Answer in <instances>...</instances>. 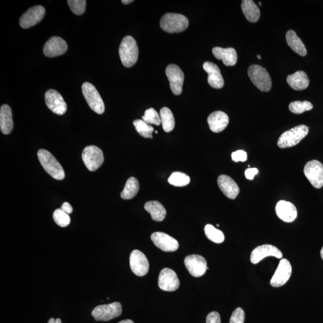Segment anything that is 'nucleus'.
<instances>
[{
    "label": "nucleus",
    "instance_id": "obj_1",
    "mask_svg": "<svg viewBox=\"0 0 323 323\" xmlns=\"http://www.w3.org/2000/svg\"><path fill=\"white\" fill-rule=\"evenodd\" d=\"M38 158L46 172L53 178L62 181L65 178V172L62 166L51 153L45 149L38 152Z\"/></svg>",
    "mask_w": 323,
    "mask_h": 323
},
{
    "label": "nucleus",
    "instance_id": "obj_2",
    "mask_svg": "<svg viewBox=\"0 0 323 323\" xmlns=\"http://www.w3.org/2000/svg\"><path fill=\"white\" fill-rule=\"evenodd\" d=\"M119 52L125 67H131L135 65L138 57V48L135 40L131 36H126L120 45Z\"/></svg>",
    "mask_w": 323,
    "mask_h": 323
},
{
    "label": "nucleus",
    "instance_id": "obj_3",
    "mask_svg": "<svg viewBox=\"0 0 323 323\" xmlns=\"http://www.w3.org/2000/svg\"><path fill=\"white\" fill-rule=\"evenodd\" d=\"M160 26L164 31L178 33L188 28L189 21L184 15L178 13H168L162 16Z\"/></svg>",
    "mask_w": 323,
    "mask_h": 323
},
{
    "label": "nucleus",
    "instance_id": "obj_4",
    "mask_svg": "<svg viewBox=\"0 0 323 323\" xmlns=\"http://www.w3.org/2000/svg\"><path fill=\"white\" fill-rule=\"evenodd\" d=\"M309 128L301 125L285 131L279 138L277 145L281 149L294 147L299 144L308 135Z\"/></svg>",
    "mask_w": 323,
    "mask_h": 323
},
{
    "label": "nucleus",
    "instance_id": "obj_5",
    "mask_svg": "<svg viewBox=\"0 0 323 323\" xmlns=\"http://www.w3.org/2000/svg\"><path fill=\"white\" fill-rule=\"evenodd\" d=\"M248 75L251 81L260 91L269 92L272 88L270 75L266 69L259 65H252L248 69Z\"/></svg>",
    "mask_w": 323,
    "mask_h": 323
},
{
    "label": "nucleus",
    "instance_id": "obj_6",
    "mask_svg": "<svg viewBox=\"0 0 323 323\" xmlns=\"http://www.w3.org/2000/svg\"><path fill=\"white\" fill-rule=\"evenodd\" d=\"M83 95L93 111L101 115L105 111L104 103L95 86L89 82L82 85Z\"/></svg>",
    "mask_w": 323,
    "mask_h": 323
},
{
    "label": "nucleus",
    "instance_id": "obj_7",
    "mask_svg": "<svg viewBox=\"0 0 323 323\" xmlns=\"http://www.w3.org/2000/svg\"><path fill=\"white\" fill-rule=\"evenodd\" d=\"M122 312L121 303L116 302L112 304L96 306L92 312L96 321H107L119 317Z\"/></svg>",
    "mask_w": 323,
    "mask_h": 323
},
{
    "label": "nucleus",
    "instance_id": "obj_8",
    "mask_svg": "<svg viewBox=\"0 0 323 323\" xmlns=\"http://www.w3.org/2000/svg\"><path fill=\"white\" fill-rule=\"evenodd\" d=\"M82 159L90 171H95L104 162V155L101 150L95 146H87L83 150Z\"/></svg>",
    "mask_w": 323,
    "mask_h": 323
},
{
    "label": "nucleus",
    "instance_id": "obj_9",
    "mask_svg": "<svg viewBox=\"0 0 323 323\" xmlns=\"http://www.w3.org/2000/svg\"><path fill=\"white\" fill-rule=\"evenodd\" d=\"M304 172L313 187L320 189L323 186V165L317 160L309 161L305 166Z\"/></svg>",
    "mask_w": 323,
    "mask_h": 323
},
{
    "label": "nucleus",
    "instance_id": "obj_10",
    "mask_svg": "<svg viewBox=\"0 0 323 323\" xmlns=\"http://www.w3.org/2000/svg\"><path fill=\"white\" fill-rule=\"evenodd\" d=\"M165 73L173 94L175 95H181L185 79L184 73L178 66L175 64L169 65Z\"/></svg>",
    "mask_w": 323,
    "mask_h": 323
},
{
    "label": "nucleus",
    "instance_id": "obj_11",
    "mask_svg": "<svg viewBox=\"0 0 323 323\" xmlns=\"http://www.w3.org/2000/svg\"><path fill=\"white\" fill-rule=\"evenodd\" d=\"M292 268L288 260L282 259L270 281L274 288H279L286 284L291 278Z\"/></svg>",
    "mask_w": 323,
    "mask_h": 323
},
{
    "label": "nucleus",
    "instance_id": "obj_12",
    "mask_svg": "<svg viewBox=\"0 0 323 323\" xmlns=\"http://www.w3.org/2000/svg\"><path fill=\"white\" fill-rule=\"evenodd\" d=\"M45 102L49 110L58 115H64L67 105L62 95L54 89H49L45 94Z\"/></svg>",
    "mask_w": 323,
    "mask_h": 323
},
{
    "label": "nucleus",
    "instance_id": "obj_13",
    "mask_svg": "<svg viewBox=\"0 0 323 323\" xmlns=\"http://www.w3.org/2000/svg\"><path fill=\"white\" fill-rule=\"evenodd\" d=\"M185 265L190 274L194 277L204 275L208 269L205 259L197 255L187 256L185 259Z\"/></svg>",
    "mask_w": 323,
    "mask_h": 323
},
{
    "label": "nucleus",
    "instance_id": "obj_14",
    "mask_svg": "<svg viewBox=\"0 0 323 323\" xmlns=\"http://www.w3.org/2000/svg\"><path fill=\"white\" fill-rule=\"evenodd\" d=\"M130 267L133 273L138 276H145L149 270V263L147 258L138 249L132 251L129 258Z\"/></svg>",
    "mask_w": 323,
    "mask_h": 323
},
{
    "label": "nucleus",
    "instance_id": "obj_15",
    "mask_svg": "<svg viewBox=\"0 0 323 323\" xmlns=\"http://www.w3.org/2000/svg\"><path fill=\"white\" fill-rule=\"evenodd\" d=\"M46 10L42 6L29 9L20 18L19 24L23 28H29L41 22L45 15Z\"/></svg>",
    "mask_w": 323,
    "mask_h": 323
},
{
    "label": "nucleus",
    "instance_id": "obj_16",
    "mask_svg": "<svg viewBox=\"0 0 323 323\" xmlns=\"http://www.w3.org/2000/svg\"><path fill=\"white\" fill-rule=\"evenodd\" d=\"M158 285L160 289L165 292L176 291L180 286V281L176 273L171 269H163L160 272Z\"/></svg>",
    "mask_w": 323,
    "mask_h": 323
},
{
    "label": "nucleus",
    "instance_id": "obj_17",
    "mask_svg": "<svg viewBox=\"0 0 323 323\" xmlns=\"http://www.w3.org/2000/svg\"><path fill=\"white\" fill-rule=\"evenodd\" d=\"M269 256L281 259L282 253L275 246L270 244L260 245L252 252L250 261L253 264H258L262 260Z\"/></svg>",
    "mask_w": 323,
    "mask_h": 323
},
{
    "label": "nucleus",
    "instance_id": "obj_18",
    "mask_svg": "<svg viewBox=\"0 0 323 323\" xmlns=\"http://www.w3.org/2000/svg\"><path fill=\"white\" fill-rule=\"evenodd\" d=\"M151 239L156 247L164 252H175L179 247L178 242L175 238L164 232L153 233Z\"/></svg>",
    "mask_w": 323,
    "mask_h": 323
},
{
    "label": "nucleus",
    "instance_id": "obj_19",
    "mask_svg": "<svg viewBox=\"0 0 323 323\" xmlns=\"http://www.w3.org/2000/svg\"><path fill=\"white\" fill-rule=\"evenodd\" d=\"M67 43L59 37H52L46 43L43 48V53L49 58L56 57L64 54L67 51Z\"/></svg>",
    "mask_w": 323,
    "mask_h": 323
},
{
    "label": "nucleus",
    "instance_id": "obj_20",
    "mask_svg": "<svg viewBox=\"0 0 323 323\" xmlns=\"http://www.w3.org/2000/svg\"><path fill=\"white\" fill-rule=\"evenodd\" d=\"M203 68L208 73V83L212 88L221 89L224 86V80L219 66L211 62H205Z\"/></svg>",
    "mask_w": 323,
    "mask_h": 323
},
{
    "label": "nucleus",
    "instance_id": "obj_21",
    "mask_svg": "<svg viewBox=\"0 0 323 323\" xmlns=\"http://www.w3.org/2000/svg\"><path fill=\"white\" fill-rule=\"evenodd\" d=\"M275 211L278 217L285 222L291 223L297 218V209L289 201H279L275 206Z\"/></svg>",
    "mask_w": 323,
    "mask_h": 323
},
{
    "label": "nucleus",
    "instance_id": "obj_22",
    "mask_svg": "<svg viewBox=\"0 0 323 323\" xmlns=\"http://www.w3.org/2000/svg\"><path fill=\"white\" fill-rule=\"evenodd\" d=\"M218 186L226 197L235 199L239 194V186L229 176L221 175L218 180Z\"/></svg>",
    "mask_w": 323,
    "mask_h": 323
},
{
    "label": "nucleus",
    "instance_id": "obj_23",
    "mask_svg": "<svg viewBox=\"0 0 323 323\" xmlns=\"http://www.w3.org/2000/svg\"><path fill=\"white\" fill-rule=\"evenodd\" d=\"M208 124L213 132H221L227 127L229 119L227 114L221 111L214 112L208 116Z\"/></svg>",
    "mask_w": 323,
    "mask_h": 323
},
{
    "label": "nucleus",
    "instance_id": "obj_24",
    "mask_svg": "<svg viewBox=\"0 0 323 323\" xmlns=\"http://www.w3.org/2000/svg\"><path fill=\"white\" fill-rule=\"evenodd\" d=\"M212 52L215 58L222 60L226 66H234L237 62V53L234 48L215 47L212 49Z\"/></svg>",
    "mask_w": 323,
    "mask_h": 323
},
{
    "label": "nucleus",
    "instance_id": "obj_25",
    "mask_svg": "<svg viewBox=\"0 0 323 323\" xmlns=\"http://www.w3.org/2000/svg\"><path fill=\"white\" fill-rule=\"evenodd\" d=\"M288 84L296 91H302L308 87L309 79L306 73L303 71H298L287 78Z\"/></svg>",
    "mask_w": 323,
    "mask_h": 323
},
{
    "label": "nucleus",
    "instance_id": "obj_26",
    "mask_svg": "<svg viewBox=\"0 0 323 323\" xmlns=\"http://www.w3.org/2000/svg\"><path fill=\"white\" fill-rule=\"evenodd\" d=\"M13 122L11 106L4 104L0 109V129L3 134H9L12 131Z\"/></svg>",
    "mask_w": 323,
    "mask_h": 323
},
{
    "label": "nucleus",
    "instance_id": "obj_27",
    "mask_svg": "<svg viewBox=\"0 0 323 323\" xmlns=\"http://www.w3.org/2000/svg\"><path fill=\"white\" fill-rule=\"evenodd\" d=\"M285 38L289 47L293 51L302 56H305L307 54V51H306L304 43L302 42L301 39L299 38L294 30H289L286 33Z\"/></svg>",
    "mask_w": 323,
    "mask_h": 323
},
{
    "label": "nucleus",
    "instance_id": "obj_28",
    "mask_svg": "<svg viewBox=\"0 0 323 323\" xmlns=\"http://www.w3.org/2000/svg\"><path fill=\"white\" fill-rule=\"evenodd\" d=\"M145 209L151 215L156 222H162L166 217V211L164 206L158 201H152L146 203Z\"/></svg>",
    "mask_w": 323,
    "mask_h": 323
},
{
    "label": "nucleus",
    "instance_id": "obj_29",
    "mask_svg": "<svg viewBox=\"0 0 323 323\" xmlns=\"http://www.w3.org/2000/svg\"><path fill=\"white\" fill-rule=\"evenodd\" d=\"M241 9L243 14L249 22L255 23L259 21L261 12L258 6L252 0L242 1Z\"/></svg>",
    "mask_w": 323,
    "mask_h": 323
},
{
    "label": "nucleus",
    "instance_id": "obj_30",
    "mask_svg": "<svg viewBox=\"0 0 323 323\" xmlns=\"http://www.w3.org/2000/svg\"><path fill=\"white\" fill-rule=\"evenodd\" d=\"M139 189V185L138 180L135 177H130L126 181L125 188L121 193V198L126 200L134 198L138 194Z\"/></svg>",
    "mask_w": 323,
    "mask_h": 323
},
{
    "label": "nucleus",
    "instance_id": "obj_31",
    "mask_svg": "<svg viewBox=\"0 0 323 323\" xmlns=\"http://www.w3.org/2000/svg\"><path fill=\"white\" fill-rule=\"evenodd\" d=\"M162 128L166 132L172 131L175 126V120L171 110L168 107H164L160 111Z\"/></svg>",
    "mask_w": 323,
    "mask_h": 323
},
{
    "label": "nucleus",
    "instance_id": "obj_32",
    "mask_svg": "<svg viewBox=\"0 0 323 323\" xmlns=\"http://www.w3.org/2000/svg\"><path fill=\"white\" fill-rule=\"evenodd\" d=\"M204 231L206 237L213 242L221 244L225 241L224 233L211 225H206L205 226Z\"/></svg>",
    "mask_w": 323,
    "mask_h": 323
},
{
    "label": "nucleus",
    "instance_id": "obj_33",
    "mask_svg": "<svg viewBox=\"0 0 323 323\" xmlns=\"http://www.w3.org/2000/svg\"><path fill=\"white\" fill-rule=\"evenodd\" d=\"M169 184L176 187H184L191 182L189 176L182 172H174L168 178Z\"/></svg>",
    "mask_w": 323,
    "mask_h": 323
},
{
    "label": "nucleus",
    "instance_id": "obj_34",
    "mask_svg": "<svg viewBox=\"0 0 323 323\" xmlns=\"http://www.w3.org/2000/svg\"><path fill=\"white\" fill-rule=\"evenodd\" d=\"M136 131L139 135L146 138H152V134L154 131V128L152 126L147 124L141 119H136L133 122Z\"/></svg>",
    "mask_w": 323,
    "mask_h": 323
},
{
    "label": "nucleus",
    "instance_id": "obj_35",
    "mask_svg": "<svg viewBox=\"0 0 323 323\" xmlns=\"http://www.w3.org/2000/svg\"><path fill=\"white\" fill-rule=\"evenodd\" d=\"M290 111L295 114H302L305 112L311 111L313 109V105L310 102L305 101H294L289 104Z\"/></svg>",
    "mask_w": 323,
    "mask_h": 323
},
{
    "label": "nucleus",
    "instance_id": "obj_36",
    "mask_svg": "<svg viewBox=\"0 0 323 323\" xmlns=\"http://www.w3.org/2000/svg\"><path fill=\"white\" fill-rule=\"evenodd\" d=\"M53 218L60 227H66L70 224L71 220L69 215L63 211L61 208L56 209L53 212Z\"/></svg>",
    "mask_w": 323,
    "mask_h": 323
},
{
    "label": "nucleus",
    "instance_id": "obj_37",
    "mask_svg": "<svg viewBox=\"0 0 323 323\" xmlns=\"http://www.w3.org/2000/svg\"><path fill=\"white\" fill-rule=\"evenodd\" d=\"M142 120L149 125H160L161 124V117L154 109L146 110Z\"/></svg>",
    "mask_w": 323,
    "mask_h": 323
},
{
    "label": "nucleus",
    "instance_id": "obj_38",
    "mask_svg": "<svg viewBox=\"0 0 323 323\" xmlns=\"http://www.w3.org/2000/svg\"><path fill=\"white\" fill-rule=\"evenodd\" d=\"M67 3L71 11L75 15H81L85 12L86 5L85 0H68Z\"/></svg>",
    "mask_w": 323,
    "mask_h": 323
},
{
    "label": "nucleus",
    "instance_id": "obj_39",
    "mask_svg": "<svg viewBox=\"0 0 323 323\" xmlns=\"http://www.w3.org/2000/svg\"><path fill=\"white\" fill-rule=\"evenodd\" d=\"M245 312L241 308H237L233 312L229 323H244Z\"/></svg>",
    "mask_w": 323,
    "mask_h": 323
},
{
    "label": "nucleus",
    "instance_id": "obj_40",
    "mask_svg": "<svg viewBox=\"0 0 323 323\" xmlns=\"http://www.w3.org/2000/svg\"><path fill=\"white\" fill-rule=\"evenodd\" d=\"M232 159L235 162H245L247 159V153L242 150L233 152Z\"/></svg>",
    "mask_w": 323,
    "mask_h": 323
},
{
    "label": "nucleus",
    "instance_id": "obj_41",
    "mask_svg": "<svg viewBox=\"0 0 323 323\" xmlns=\"http://www.w3.org/2000/svg\"><path fill=\"white\" fill-rule=\"evenodd\" d=\"M206 323H221V315L216 311L209 313L206 317Z\"/></svg>",
    "mask_w": 323,
    "mask_h": 323
},
{
    "label": "nucleus",
    "instance_id": "obj_42",
    "mask_svg": "<svg viewBox=\"0 0 323 323\" xmlns=\"http://www.w3.org/2000/svg\"><path fill=\"white\" fill-rule=\"evenodd\" d=\"M258 172L259 170L257 168H249L247 169H246L245 171V177L246 178L249 180V181H252V180L254 179L255 176L258 174Z\"/></svg>",
    "mask_w": 323,
    "mask_h": 323
},
{
    "label": "nucleus",
    "instance_id": "obj_43",
    "mask_svg": "<svg viewBox=\"0 0 323 323\" xmlns=\"http://www.w3.org/2000/svg\"><path fill=\"white\" fill-rule=\"evenodd\" d=\"M61 209L67 214H71L73 210L71 205L66 202L62 204Z\"/></svg>",
    "mask_w": 323,
    "mask_h": 323
},
{
    "label": "nucleus",
    "instance_id": "obj_44",
    "mask_svg": "<svg viewBox=\"0 0 323 323\" xmlns=\"http://www.w3.org/2000/svg\"><path fill=\"white\" fill-rule=\"evenodd\" d=\"M48 323H62L61 319L57 318L55 319L54 318H51L49 319Z\"/></svg>",
    "mask_w": 323,
    "mask_h": 323
},
{
    "label": "nucleus",
    "instance_id": "obj_45",
    "mask_svg": "<svg viewBox=\"0 0 323 323\" xmlns=\"http://www.w3.org/2000/svg\"><path fill=\"white\" fill-rule=\"evenodd\" d=\"M134 1H132V0H123V1H122V3H123V4L124 5H128L129 4V3H131Z\"/></svg>",
    "mask_w": 323,
    "mask_h": 323
},
{
    "label": "nucleus",
    "instance_id": "obj_46",
    "mask_svg": "<svg viewBox=\"0 0 323 323\" xmlns=\"http://www.w3.org/2000/svg\"><path fill=\"white\" fill-rule=\"evenodd\" d=\"M118 323H134V322L131 319H125V320H122Z\"/></svg>",
    "mask_w": 323,
    "mask_h": 323
},
{
    "label": "nucleus",
    "instance_id": "obj_47",
    "mask_svg": "<svg viewBox=\"0 0 323 323\" xmlns=\"http://www.w3.org/2000/svg\"><path fill=\"white\" fill-rule=\"evenodd\" d=\"M320 255H321V257L322 259L323 260V246H322V247L321 248V250L320 252Z\"/></svg>",
    "mask_w": 323,
    "mask_h": 323
},
{
    "label": "nucleus",
    "instance_id": "obj_48",
    "mask_svg": "<svg viewBox=\"0 0 323 323\" xmlns=\"http://www.w3.org/2000/svg\"><path fill=\"white\" fill-rule=\"evenodd\" d=\"M257 58H259V59H261V56L260 55H257Z\"/></svg>",
    "mask_w": 323,
    "mask_h": 323
},
{
    "label": "nucleus",
    "instance_id": "obj_49",
    "mask_svg": "<svg viewBox=\"0 0 323 323\" xmlns=\"http://www.w3.org/2000/svg\"><path fill=\"white\" fill-rule=\"evenodd\" d=\"M259 5L260 6H262V3L261 2H259Z\"/></svg>",
    "mask_w": 323,
    "mask_h": 323
},
{
    "label": "nucleus",
    "instance_id": "obj_50",
    "mask_svg": "<svg viewBox=\"0 0 323 323\" xmlns=\"http://www.w3.org/2000/svg\"><path fill=\"white\" fill-rule=\"evenodd\" d=\"M156 134H158V131H155Z\"/></svg>",
    "mask_w": 323,
    "mask_h": 323
}]
</instances>
